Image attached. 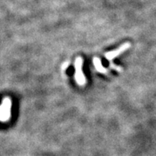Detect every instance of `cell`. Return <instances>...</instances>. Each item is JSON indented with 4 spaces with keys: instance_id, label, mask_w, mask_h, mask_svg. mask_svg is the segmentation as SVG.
Returning <instances> with one entry per match:
<instances>
[{
    "instance_id": "obj_1",
    "label": "cell",
    "mask_w": 156,
    "mask_h": 156,
    "mask_svg": "<svg viewBox=\"0 0 156 156\" xmlns=\"http://www.w3.org/2000/svg\"><path fill=\"white\" fill-rule=\"evenodd\" d=\"M83 59L82 57H78L75 61V79L79 86H84L86 84V77L83 71Z\"/></svg>"
},
{
    "instance_id": "obj_2",
    "label": "cell",
    "mask_w": 156,
    "mask_h": 156,
    "mask_svg": "<svg viewBox=\"0 0 156 156\" xmlns=\"http://www.w3.org/2000/svg\"><path fill=\"white\" fill-rule=\"evenodd\" d=\"M11 100L9 98H4L0 105V121H7L11 115Z\"/></svg>"
},
{
    "instance_id": "obj_3",
    "label": "cell",
    "mask_w": 156,
    "mask_h": 156,
    "mask_svg": "<svg viewBox=\"0 0 156 156\" xmlns=\"http://www.w3.org/2000/svg\"><path fill=\"white\" fill-rule=\"evenodd\" d=\"M131 44L129 42H126V43L123 44L122 45L120 46V47L116 50H113V51H108L106 53H105V59H107L109 62H112L113 59H115L116 57H117L118 55H120L121 54H122L123 52H125L126 50H128L130 48Z\"/></svg>"
},
{
    "instance_id": "obj_4",
    "label": "cell",
    "mask_w": 156,
    "mask_h": 156,
    "mask_svg": "<svg viewBox=\"0 0 156 156\" xmlns=\"http://www.w3.org/2000/svg\"><path fill=\"white\" fill-rule=\"evenodd\" d=\"M93 63H94V65L95 68H96V70H97L98 72H100V73H101V74H104V75H109V69L105 68V67L102 65L101 59H99V58H98V57L94 58Z\"/></svg>"
},
{
    "instance_id": "obj_5",
    "label": "cell",
    "mask_w": 156,
    "mask_h": 156,
    "mask_svg": "<svg viewBox=\"0 0 156 156\" xmlns=\"http://www.w3.org/2000/svg\"><path fill=\"white\" fill-rule=\"evenodd\" d=\"M109 68H110V69L115 70V71H118V72H121V71H123L122 67H121V66L116 65V64L113 63V62H110V63H109Z\"/></svg>"
},
{
    "instance_id": "obj_6",
    "label": "cell",
    "mask_w": 156,
    "mask_h": 156,
    "mask_svg": "<svg viewBox=\"0 0 156 156\" xmlns=\"http://www.w3.org/2000/svg\"><path fill=\"white\" fill-rule=\"evenodd\" d=\"M68 65H69V62H68V61L65 62V63H64V64L62 66V69H63V70L67 69V67H68Z\"/></svg>"
}]
</instances>
